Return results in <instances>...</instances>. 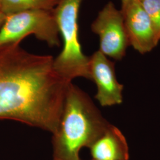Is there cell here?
I'll return each instance as SVG.
<instances>
[{"label": "cell", "instance_id": "cell-1", "mask_svg": "<svg viewBox=\"0 0 160 160\" xmlns=\"http://www.w3.org/2000/svg\"><path fill=\"white\" fill-rule=\"evenodd\" d=\"M53 59L19 43L0 45V118L57 131L72 82L58 74Z\"/></svg>", "mask_w": 160, "mask_h": 160}, {"label": "cell", "instance_id": "cell-2", "mask_svg": "<svg viewBox=\"0 0 160 160\" xmlns=\"http://www.w3.org/2000/svg\"><path fill=\"white\" fill-rule=\"evenodd\" d=\"M110 125L88 96L71 82L53 133L54 160H80L81 148H90Z\"/></svg>", "mask_w": 160, "mask_h": 160}, {"label": "cell", "instance_id": "cell-3", "mask_svg": "<svg viewBox=\"0 0 160 160\" xmlns=\"http://www.w3.org/2000/svg\"><path fill=\"white\" fill-rule=\"evenodd\" d=\"M82 1L61 0L54 9L63 46L53 59V68L58 74L71 82L78 77L90 80V57L83 53L78 39V18Z\"/></svg>", "mask_w": 160, "mask_h": 160}, {"label": "cell", "instance_id": "cell-4", "mask_svg": "<svg viewBox=\"0 0 160 160\" xmlns=\"http://www.w3.org/2000/svg\"><path fill=\"white\" fill-rule=\"evenodd\" d=\"M30 34L51 47L60 45L54 10H32L7 16L0 29V45L19 43Z\"/></svg>", "mask_w": 160, "mask_h": 160}, {"label": "cell", "instance_id": "cell-5", "mask_svg": "<svg viewBox=\"0 0 160 160\" xmlns=\"http://www.w3.org/2000/svg\"><path fill=\"white\" fill-rule=\"evenodd\" d=\"M92 32L100 39V49L106 57L115 60L122 59L130 46L124 18L120 10L110 1L98 13L92 23Z\"/></svg>", "mask_w": 160, "mask_h": 160}, {"label": "cell", "instance_id": "cell-6", "mask_svg": "<svg viewBox=\"0 0 160 160\" xmlns=\"http://www.w3.org/2000/svg\"><path fill=\"white\" fill-rule=\"evenodd\" d=\"M130 46L141 54L151 51L160 40L150 18L138 0L121 7Z\"/></svg>", "mask_w": 160, "mask_h": 160}, {"label": "cell", "instance_id": "cell-7", "mask_svg": "<svg viewBox=\"0 0 160 160\" xmlns=\"http://www.w3.org/2000/svg\"><path fill=\"white\" fill-rule=\"evenodd\" d=\"M90 80L97 86L95 98L102 106H112L123 102V86L116 79L114 63L99 50L90 57Z\"/></svg>", "mask_w": 160, "mask_h": 160}, {"label": "cell", "instance_id": "cell-8", "mask_svg": "<svg viewBox=\"0 0 160 160\" xmlns=\"http://www.w3.org/2000/svg\"><path fill=\"white\" fill-rule=\"evenodd\" d=\"M90 148L92 157L95 160H129L126 138L118 128L111 124Z\"/></svg>", "mask_w": 160, "mask_h": 160}, {"label": "cell", "instance_id": "cell-9", "mask_svg": "<svg viewBox=\"0 0 160 160\" xmlns=\"http://www.w3.org/2000/svg\"><path fill=\"white\" fill-rule=\"evenodd\" d=\"M61 0H0V7L7 16L32 10H54Z\"/></svg>", "mask_w": 160, "mask_h": 160}, {"label": "cell", "instance_id": "cell-10", "mask_svg": "<svg viewBox=\"0 0 160 160\" xmlns=\"http://www.w3.org/2000/svg\"><path fill=\"white\" fill-rule=\"evenodd\" d=\"M150 18L160 41V0H138Z\"/></svg>", "mask_w": 160, "mask_h": 160}, {"label": "cell", "instance_id": "cell-11", "mask_svg": "<svg viewBox=\"0 0 160 160\" xmlns=\"http://www.w3.org/2000/svg\"><path fill=\"white\" fill-rule=\"evenodd\" d=\"M6 15L1 10V8L0 7V29L1 28L2 26L4 23V21L6 20Z\"/></svg>", "mask_w": 160, "mask_h": 160}, {"label": "cell", "instance_id": "cell-12", "mask_svg": "<svg viewBox=\"0 0 160 160\" xmlns=\"http://www.w3.org/2000/svg\"><path fill=\"white\" fill-rule=\"evenodd\" d=\"M121 1V7L125 6L128 2L131 1L132 0H120Z\"/></svg>", "mask_w": 160, "mask_h": 160}, {"label": "cell", "instance_id": "cell-13", "mask_svg": "<svg viewBox=\"0 0 160 160\" xmlns=\"http://www.w3.org/2000/svg\"><path fill=\"white\" fill-rule=\"evenodd\" d=\"M93 160H95V159H94Z\"/></svg>", "mask_w": 160, "mask_h": 160}]
</instances>
